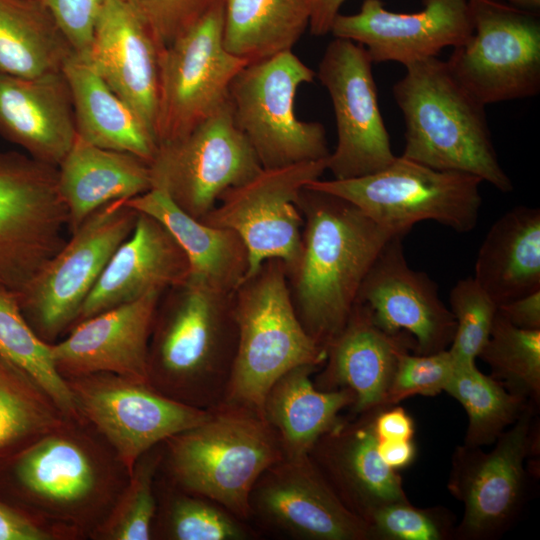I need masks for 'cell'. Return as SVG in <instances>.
Wrapping results in <instances>:
<instances>
[{
	"instance_id": "cell-50",
	"label": "cell",
	"mask_w": 540,
	"mask_h": 540,
	"mask_svg": "<svg viewBox=\"0 0 540 540\" xmlns=\"http://www.w3.org/2000/svg\"><path fill=\"white\" fill-rule=\"evenodd\" d=\"M498 1H504L507 4H510L517 8H521V9L532 11V12H538L540 8V0H498Z\"/></svg>"
},
{
	"instance_id": "cell-45",
	"label": "cell",
	"mask_w": 540,
	"mask_h": 540,
	"mask_svg": "<svg viewBox=\"0 0 540 540\" xmlns=\"http://www.w3.org/2000/svg\"><path fill=\"white\" fill-rule=\"evenodd\" d=\"M0 540H56V538L0 497Z\"/></svg>"
},
{
	"instance_id": "cell-4",
	"label": "cell",
	"mask_w": 540,
	"mask_h": 540,
	"mask_svg": "<svg viewBox=\"0 0 540 540\" xmlns=\"http://www.w3.org/2000/svg\"><path fill=\"white\" fill-rule=\"evenodd\" d=\"M392 88L405 122L404 158L442 171L467 173L501 192L513 190L491 136L485 105L437 57L405 66Z\"/></svg>"
},
{
	"instance_id": "cell-19",
	"label": "cell",
	"mask_w": 540,
	"mask_h": 540,
	"mask_svg": "<svg viewBox=\"0 0 540 540\" xmlns=\"http://www.w3.org/2000/svg\"><path fill=\"white\" fill-rule=\"evenodd\" d=\"M415 13H397L381 0H364L356 14L339 13L331 26L335 38L365 47L373 63L407 66L457 47L473 33L468 0H422Z\"/></svg>"
},
{
	"instance_id": "cell-30",
	"label": "cell",
	"mask_w": 540,
	"mask_h": 540,
	"mask_svg": "<svg viewBox=\"0 0 540 540\" xmlns=\"http://www.w3.org/2000/svg\"><path fill=\"white\" fill-rule=\"evenodd\" d=\"M319 368L300 365L290 369L264 399L263 417L276 432L284 457L308 455L319 438L341 422V412L355 402L354 393L347 388L319 390L312 380Z\"/></svg>"
},
{
	"instance_id": "cell-3",
	"label": "cell",
	"mask_w": 540,
	"mask_h": 540,
	"mask_svg": "<svg viewBox=\"0 0 540 540\" xmlns=\"http://www.w3.org/2000/svg\"><path fill=\"white\" fill-rule=\"evenodd\" d=\"M167 291L152 325L148 383L178 402L212 409L224 399L236 352L234 292L190 276Z\"/></svg>"
},
{
	"instance_id": "cell-11",
	"label": "cell",
	"mask_w": 540,
	"mask_h": 540,
	"mask_svg": "<svg viewBox=\"0 0 540 540\" xmlns=\"http://www.w3.org/2000/svg\"><path fill=\"white\" fill-rule=\"evenodd\" d=\"M57 167L0 150V287L19 292L65 244Z\"/></svg>"
},
{
	"instance_id": "cell-13",
	"label": "cell",
	"mask_w": 540,
	"mask_h": 540,
	"mask_svg": "<svg viewBox=\"0 0 540 540\" xmlns=\"http://www.w3.org/2000/svg\"><path fill=\"white\" fill-rule=\"evenodd\" d=\"M152 188L202 220L227 190L263 168L235 124L228 101L186 136L160 144L150 162Z\"/></svg>"
},
{
	"instance_id": "cell-10",
	"label": "cell",
	"mask_w": 540,
	"mask_h": 540,
	"mask_svg": "<svg viewBox=\"0 0 540 540\" xmlns=\"http://www.w3.org/2000/svg\"><path fill=\"white\" fill-rule=\"evenodd\" d=\"M468 6L473 33L446 60L452 75L485 106L538 95L537 12L498 0H468Z\"/></svg>"
},
{
	"instance_id": "cell-29",
	"label": "cell",
	"mask_w": 540,
	"mask_h": 540,
	"mask_svg": "<svg viewBox=\"0 0 540 540\" xmlns=\"http://www.w3.org/2000/svg\"><path fill=\"white\" fill-rule=\"evenodd\" d=\"M62 72L71 93L77 137L101 148L134 154L150 163L158 149L155 135L92 64L74 54Z\"/></svg>"
},
{
	"instance_id": "cell-35",
	"label": "cell",
	"mask_w": 540,
	"mask_h": 540,
	"mask_svg": "<svg viewBox=\"0 0 540 540\" xmlns=\"http://www.w3.org/2000/svg\"><path fill=\"white\" fill-rule=\"evenodd\" d=\"M468 415L463 445L493 444L524 409L534 403L510 392L492 376L479 371L475 363H456L445 390Z\"/></svg>"
},
{
	"instance_id": "cell-42",
	"label": "cell",
	"mask_w": 540,
	"mask_h": 540,
	"mask_svg": "<svg viewBox=\"0 0 540 540\" xmlns=\"http://www.w3.org/2000/svg\"><path fill=\"white\" fill-rule=\"evenodd\" d=\"M455 361L448 349L431 354L405 352L399 358L382 407L415 395L434 396L445 390Z\"/></svg>"
},
{
	"instance_id": "cell-26",
	"label": "cell",
	"mask_w": 540,
	"mask_h": 540,
	"mask_svg": "<svg viewBox=\"0 0 540 540\" xmlns=\"http://www.w3.org/2000/svg\"><path fill=\"white\" fill-rule=\"evenodd\" d=\"M0 136L33 159L58 167L77 136L62 71L34 78L0 73Z\"/></svg>"
},
{
	"instance_id": "cell-18",
	"label": "cell",
	"mask_w": 540,
	"mask_h": 540,
	"mask_svg": "<svg viewBox=\"0 0 540 540\" xmlns=\"http://www.w3.org/2000/svg\"><path fill=\"white\" fill-rule=\"evenodd\" d=\"M250 523L297 540H371L367 523L353 514L308 455L276 462L256 481Z\"/></svg>"
},
{
	"instance_id": "cell-39",
	"label": "cell",
	"mask_w": 540,
	"mask_h": 540,
	"mask_svg": "<svg viewBox=\"0 0 540 540\" xmlns=\"http://www.w3.org/2000/svg\"><path fill=\"white\" fill-rule=\"evenodd\" d=\"M162 443L136 461L129 480L93 540H151L157 510L155 483Z\"/></svg>"
},
{
	"instance_id": "cell-5",
	"label": "cell",
	"mask_w": 540,
	"mask_h": 540,
	"mask_svg": "<svg viewBox=\"0 0 540 540\" xmlns=\"http://www.w3.org/2000/svg\"><path fill=\"white\" fill-rule=\"evenodd\" d=\"M283 458L279 438L262 414L221 403L203 422L162 443L159 473L250 523L249 498L256 481Z\"/></svg>"
},
{
	"instance_id": "cell-46",
	"label": "cell",
	"mask_w": 540,
	"mask_h": 540,
	"mask_svg": "<svg viewBox=\"0 0 540 540\" xmlns=\"http://www.w3.org/2000/svg\"><path fill=\"white\" fill-rule=\"evenodd\" d=\"M378 440H413L415 424L412 417L400 406L377 408L373 419Z\"/></svg>"
},
{
	"instance_id": "cell-43",
	"label": "cell",
	"mask_w": 540,
	"mask_h": 540,
	"mask_svg": "<svg viewBox=\"0 0 540 540\" xmlns=\"http://www.w3.org/2000/svg\"><path fill=\"white\" fill-rule=\"evenodd\" d=\"M163 50L222 0H128Z\"/></svg>"
},
{
	"instance_id": "cell-20",
	"label": "cell",
	"mask_w": 540,
	"mask_h": 540,
	"mask_svg": "<svg viewBox=\"0 0 540 540\" xmlns=\"http://www.w3.org/2000/svg\"><path fill=\"white\" fill-rule=\"evenodd\" d=\"M394 236L368 272L357 301L369 310L375 324L390 334L408 333L416 354L448 349L455 319L439 298L437 285L426 273L412 269L402 238Z\"/></svg>"
},
{
	"instance_id": "cell-8",
	"label": "cell",
	"mask_w": 540,
	"mask_h": 540,
	"mask_svg": "<svg viewBox=\"0 0 540 540\" xmlns=\"http://www.w3.org/2000/svg\"><path fill=\"white\" fill-rule=\"evenodd\" d=\"M316 73L292 51L247 64L233 79L229 102L239 130L262 168H279L330 155L324 126L295 113L298 88Z\"/></svg>"
},
{
	"instance_id": "cell-44",
	"label": "cell",
	"mask_w": 540,
	"mask_h": 540,
	"mask_svg": "<svg viewBox=\"0 0 540 540\" xmlns=\"http://www.w3.org/2000/svg\"><path fill=\"white\" fill-rule=\"evenodd\" d=\"M105 0H42L74 53L88 59Z\"/></svg>"
},
{
	"instance_id": "cell-21",
	"label": "cell",
	"mask_w": 540,
	"mask_h": 540,
	"mask_svg": "<svg viewBox=\"0 0 540 540\" xmlns=\"http://www.w3.org/2000/svg\"><path fill=\"white\" fill-rule=\"evenodd\" d=\"M161 293H151L82 320L51 344L64 378L106 372L148 382V349Z\"/></svg>"
},
{
	"instance_id": "cell-49",
	"label": "cell",
	"mask_w": 540,
	"mask_h": 540,
	"mask_svg": "<svg viewBox=\"0 0 540 540\" xmlns=\"http://www.w3.org/2000/svg\"><path fill=\"white\" fill-rule=\"evenodd\" d=\"M346 0H314L309 29L314 36L330 33L335 17Z\"/></svg>"
},
{
	"instance_id": "cell-34",
	"label": "cell",
	"mask_w": 540,
	"mask_h": 540,
	"mask_svg": "<svg viewBox=\"0 0 540 540\" xmlns=\"http://www.w3.org/2000/svg\"><path fill=\"white\" fill-rule=\"evenodd\" d=\"M157 510L152 539L250 540L259 532L221 505L187 493L158 471L155 483Z\"/></svg>"
},
{
	"instance_id": "cell-17",
	"label": "cell",
	"mask_w": 540,
	"mask_h": 540,
	"mask_svg": "<svg viewBox=\"0 0 540 540\" xmlns=\"http://www.w3.org/2000/svg\"><path fill=\"white\" fill-rule=\"evenodd\" d=\"M372 60L364 46L335 38L319 62L317 78L330 96L337 145L327 158L334 179L378 172L394 155L378 103Z\"/></svg>"
},
{
	"instance_id": "cell-27",
	"label": "cell",
	"mask_w": 540,
	"mask_h": 540,
	"mask_svg": "<svg viewBox=\"0 0 540 540\" xmlns=\"http://www.w3.org/2000/svg\"><path fill=\"white\" fill-rule=\"evenodd\" d=\"M57 176L70 233L104 205L152 189L149 162L128 152L98 147L77 136L58 165Z\"/></svg>"
},
{
	"instance_id": "cell-38",
	"label": "cell",
	"mask_w": 540,
	"mask_h": 540,
	"mask_svg": "<svg viewBox=\"0 0 540 540\" xmlns=\"http://www.w3.org/2000/svg\"><path fill=\"white\" fill-rule=\"evenodd\" d=\"M507 390L536 404L540 396V329H523L497 311L479 356Z\"/></svg>"
},
{
	"instance_id": "cell-37",
	"label": "cell",
	"mask_w": 540,
	"mask_h": 540,
	"mask_svg": "<svg viewBox=\"0 0 540 540\" xmlns=\"http://www.w3.org/2000/svg\"><path fill=\"white\" fill-rule=\"evenodd\" d=\"M68 418L29 376L0 355V457L12 454Z\"/></svg>"
},
{
	"instance_id": "cell-33",
	"label": "cell",
	"mask_w": 540,
	"mask_h": 540,
	"mask_svg": "<svg viewBox=\"0 0 540 540\" xmlns=\"http://www.w3.org/2000/svg\"><path fill=\"white\" fill-rule=\"evenodd\" d=\"M314 0H223V42L249 63L285 51L309 27Z\"/></svg>"
},
{
	"instance_id": "cell-32",
	"label": "cell",
	"mask_w": 540,
	"mask_h": 540,
	"mask_svg": "<svg viewBox=\"0 0 540 540\" xmlns=\"http://www.w3.org/2000/svg\"><path fill=\"white\" fill-rule=\"evenodd\" d=\"M75 53L42 0H0V73L61 72Z\"/></svg>"
},
{
	"instance_id": "cell-41",
	"label": "cell",
	"mask_w": 540,
	"mask_h": 540,
	"mask_svg": "<svg viewBox=\"0 0 540 540\" xmlns=\"http://www.w3.org/2000/svg\"><path fill=\"white\" fill-rule=\"evenodd\" d=\"M367 525L371 540H446L455 531L446 509L417 508L409 500L378 508Z\"/></svg>"
},
{
	"instance_id": "cell-22",
	"label": "cell",
	"mask_w": 540,
	"mask_h": 540,
	"mask_svg": "<svg viewBox=\"0 0 540 540\" xmlns=\"http://www.w3.org/2000/svg\"><path fill=\"white\" fill-rule=\"evenodd\" d=\"M161 51L128 0L104 1L87 60L155 137Z\"/></svg>"
},
{
	"instance_id": "cell-47",
	"label": "cell",
	"mask_w": 540,
	"mask_h": 540,
	"mask_svg": "<svg viewBox=\"0 0 540 540\" xmlns=\"http://www.w3.org/2000/svg\"><path fill=\"white\" fill-rule=\"evenodd\" d=\"M499 313L523 329H540V290L498 306Z\"/></svg>"
},
{
	"instance_id": "cell-1",
	"label": "cell",
	"mask_w": 540,
	"mask_h": 540,
	"mask_svg": "<svg viewBox=\"0 0 540 540\" xmlns=\"http://www.w3.org/2000/svg\"><path fill=\"white\" fill-rule=\"evenodd\" d=\"M130 472L85 418L67 419L0 457V497L56 540L91 539Z\"/></svg>"
},
{
	"instance_id": "cell-7",
	"label": "cell",
	"mask_w": 540,
	"mask_h": 540,
	"mask_svg": "<svg viewBox=\"0 0 540 540\" xmlns=\"http://www.w3.org/2000/svg\"><path fill=\"white\" fill-rule=\"evenodd\" d=\"M483 181L430 168L402 156L384 169L350 179L315 180L306 187L338 196L397 235L433 220L461 233L477 224Z\"/></svg>"
},
{
	"instance_id": "cell-24",
	"label": "cell",
	"mask_w": 540,
	"mask_h": 540,
	"mask_svg": "<svg viewBox=\"0 0 540 540\" xmlns=\"http://www.w3.org/2000/svg\"><path fill=\"white\" fill-rule=\"evenodd\" d=\"M376 409L343 418L309 453L342 503L366 523L378 508L408 501L401 476L378 453Z\"/></svg>"
},
{
	"instance_id": "cell-25",
	"label": "cell",
	"mask_w": 540,
	"mask_h": 540,
	"mask_svg": "<svg viewBox=\"0 0 540 540\" xmlns=\"http://www.w3.org/2000/svg\"><path fill=\"white\" fill-rule=\"evenodd\" d=\"M415 350L406 332L390 334L379 328L362 303L356 301L339 334L326 348L324 367L314 379L319 390H351L354 415L383 408L399 358Z\"/></svg>"
},
{
	"instance_id": "cell-36",
	"label": "cell",
	"mask_w": 540,
	"mask_h": 540,
	"mask_svg": "<svg viewBox=\"0 0 540 540\" xmlns=\"http://www.w3.org/2000/svg\"><path fill=\"white\" fill-rule=\"evenodd\" d=\"M0 355L39 385L64 415L82 419L66 380L58 373L51 344L42 340L24 318L17 292L0 287Z\"/></svg>"
},
{
	"instance_id": "cell-23",
	"label": "cell",
	"mask_w": 540,
	"mask_h": 540,
	"mask_svg": "<svg viewBox=\"0 0 540 540\" xmlns=\"http://www.w3.org/2000/svg\"><path fill=\"white\" fill-rule=\"evenodd\" d=\"M189 275V261L170 232L138 212L132 232L112 254L73 325L148 294H163Z\"/></svg>"
},
{
	"instance_id": "cell-15",
	"label": "cell",
	"mask_w": 540,
	"mask_h": 540,
	"mask_svg": "<svg viewBox=\"0 0 540 540\" xmlns=\"http://www.w3.org/2000/svg\"><path fill=\"white\" fill-rule=\"evenodd\" d=\"M534 412L535 403H530L489 452L481 447H456L448 490L464 510L455 538H495L514 520L525 496V463L535 450Z\"/></svg>"
},
{
	"instance_id": "cell-40",
	"label": "cell",
	"mask_w": 540,
	"mask_h": 540,
	"mask_svg": "<svg viewBox=\"0 0 540 540\" xmlns=\"http://www.w3.org/2000/svg\"><path fill=\"white\" fill-rule=\"evenodd\" d=\"M449 303L456 329L448 350L456 363H475L490 336L498 305L474 277L454 285Z\"/></svg>"
},
{
	"instance_id": "cell-12",
	"label": "cell",
	"mask_w": 540,
	"mask_h": 540,
	"mask_svg": "<svg viewBox=\"0 0 540 540\" xmlns=\"http://www.w3.org/2000/svg\"><path fill=\"white\" fill-rule=\"evenodd\" d=\"M223 18L222 0L161 51L158 146L186 136L222 107L233 79L249 64L225 48Z\"/></svg>"
},
{
	"instance_id": "cell-31",
	"label": "cell",
	"mask_w": 540,
	"mask_h": 540,
	"mask_svg": "<svg viewBox=\"0 0 540 540\" xmlns=\"http://www.w3.org/2000/svg\"><path fill=\"white\" fill-rule=\"evenodd\" d=\"M474 279L498 305L540 290V210L518 206L487 232Z\"/></svg>"
},
{
	"instance_id": "cell-28",
	"label": "cell",
	"mask_w": 540,
	"mask_h": 540,
	"mask_svg": "<svg viewBox=\"0 0 540 540\" xmlns=\"http://www.w3.org/2000/svg\"><path fill=\"white\" fill-rule=\"evenodd\" d=\"M126 203L164 225L185 253L190 277L227 293H233L245 279L248 252L234 231L191 217L160 189L152 188Z\"/></svg>"
},
{
	"instance_id": "cell-14",
	"label": "cell",
	"mask_w": 540,
	"mask_h": 540,
	"mask_svg": "<svg viewBox=\"0 0 540 540\" xmlns=\"http://www.w3.org/2000/svg\"><path fill=\"white\" fill-rule=\"evenodd\" d=\"M327 158L263 168L247 182L224 192L200 220L230 229L241 238L249 260L245 279L269 259L281 260L286 270L296 263L304 223L297 200L302 189L327 170Z\"/></svg>"
},
{
	"instance_id": "cell-48",
	"label": "cell",
	"mask_w": 540,
	"mask_h": 540,
	"mask_svg": "<svg viewBox=\"0 0 540 540\" xmlns=\"http://www.w3.org/2000/svg\"><path fill=\"white\" fill-rule=\"evenodd\" d=\"M377 449L383 462L397 471L410 465L416 457V446L413 440L377 439Z\"/></svg>"
},
{
	"instance_id": "cell-9",
	"label": "cell",
	"mask_w": 540,
	"mask_h": 540,
	"mask_svg": "<svg viewBox=\"0 0 540 540\" xmlns=\"http://www.w3.org/2000/svg\"><path fill=\"white\" fill-rule=\"evenodd\" d=\"M137 216L126 200L104 205L17 292L24 318L42 340L55 343L73 326L112 254L132 232Z\"/></svg>"
},
{
	"instance_id": "cell-16",
	"label": "cell",
	"mask_w": 540,
	"mask_h": 540,
	"mask_svg": "<svg viewBox=\"0 0 540 540\" xmlns=\"http://www.w3.org/2000/svg\"><path fill=\"white\" fill-rule=\"evenodd\" d=\"M79 413L114 449L130 474L136 461L209 415L157 391L148 382L99 372L66 378Z\"/></svg>"
},
{
	"instance_id": "cell-2",
	"label": "cell",
	"mask_w": 540,
	"mask_h": 540,
	"mask_svg": "<svg viewBox=\"0 0 540 540\" xmlns=\"http://www.w3.org/2000/svg\"><path fill=\"white\" fill-rule=\"evenodd\" d=\"M297 205L304 221L301 248L287 279L303 328L326 350L377 257L397 234L350 202L306 186Z\"/></svg>"
},
{
	"instance_id": "cell-6",
	"label": "cell",
	"mask_w": 540,
	"mask_h": 540,
	"mask_svg": "<svg viewBox=\"0 0 540 540\" xmlns=\"http://www.w3.org/2000/svg\"><path fill=\"white\" fill-rule=\"evenodd\" d=\"M233 310L237 345L221 403L262 414L266 394L277 379L300 365L321 367L326 350L303 328L281 260L265 261L241 282L233 293Z\"/></svg>"
}]
</instances>
